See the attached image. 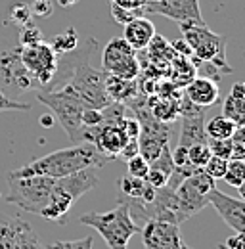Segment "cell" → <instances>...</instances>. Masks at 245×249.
<instances>
[{
	"mask_svg": "<svg viewBox=\"0 0 245 249\" xmlns=\"http://www.w3.org/2000/svg\"><path fill=\"white\" fill-rule=\"evenodd\" d=\"M224 246L228 249H245L244 234H234V236H230V238L224 242Z\"/></svg>",
	"mask_w": 245,
	"mask_h": 249,
	"instance_id": "obj_38",
	"label": "cell"
},
{
	"mask_svg": "<svg viewBox=\"0 0 245 249\" xmlns=\"http://www.w3.org/2000/svg\"><path fill=\"white\" fill-rule=\"evenodd\" d=\"M232 142V154L230 159H244L245 157V136H244V124H238L234 134L230 136Z\"/></svg>",
	"mask_w": 245,
	"mask_h": 249,
	"instance_id": "obj_25",
	"label": "cell"
},
{
	"mask_svg": "<svg viewBox=\"0 0 245 249\" xmlns=\"http://www.w3.org/2000/svg\"><path fill=\"white\" fill-rule=\"evenodd\" d=\"M105 94L109 96L111 102L122 104L138 94V85H136V81H126V79L107 75L105 77Z\"/></svg>",
	"mask_w": 245,
	"mask_h": 249,
	"instance_id": "obj_18",
	"label": "cell"
},
{
	"mask_svg": "<svg viewBox=\"0 0 245 249\" xmlns=\"http://www.w3.org/2000/svg\"><path fill=\"white\" fill-rule=\"evenodd\" d=\"M173 75H175V81L188 85L195 77V67L188 62L186 58H176V62H175V73Z\"/></svg>",
	"mask_w": 245,
	"mask_h": 249,
	"instance_id": "obj_23",
	"label": "cell"
},
{
	"mask_svg": "<svg viewBox=\"0 0 245 249\" xmlns=\"http://www.w3.org/2000/svg\"><path fill=\"white\" fill-rule=\"evenodd\" d=\"M184 96L197 107L209 109L211 106H214L218 102V85L214 83L211 77H193L188 85Z\"/></svg>",
	"mask_w": 245,
	"mask_h": 249,
	"instance_id": "obj_14",
	"label": "cell"
},
{
	"mask_svg": "<svg viewBox=\"0 0 245 249\" xmlns=\"http://www.w3.org/2000/svg\"><path fill=\"white\" fill-rule=\"evenodd\" d=\"M126 169H128V175H130V177L144 178L146 173H148V169H150V163L140 156V154H136V156H132L126 159Z\"/></svg>",
	"mask_w": 245,
	"mask_h": 249,
	"instance_id": "obj_26",
	"label": "cell"
},
{
	"mask_svg": "<svg viewBox=\"0 0 245 249\" xmlns=\"http://www.w3.org/2000/svg\"><path fill=\"white\" fill-rule=\"evenodd\" d=\"M58 2H60V6H63V8H69V6L77 4L79 0H58Z\"/></svg>",
	"mask_w": 245,
	"mask_h": 249,
	"instance_id": "obj_39",
	"label": "cell"
},
{
	"mask_svg": "<svg viewBox=\"0 0 245 249\" xmlns=\"http://www.w3.org/2000/svg\"><path fill=\"white\" fill-rule=\"evenodd\" d=\"M238 124L222 115H216L213 119H209L205 123V136L207 140H222V138H230L234 134Z\"/></svg>",
	"mask_w": 245,
	"mask_h": 249,
	"instance_id": "obj_19",
	"label": "cell"
},
{
	"mask_svg": "<svg viewBox=\"0 0 245 249\" xmlns=\"http://www.w3.org/2000/svg\"><path fill=\"white\" fill-rule=\"evenodd\" d=\"M146 184H150L153 190H159V188H165L167 186V180H169V175H165L163 171L155 169V167H150L146 177H144Z\"/></svg>",
	"mask_w": 245,
	"mask_h": 249,
	"instance_id": "obj_30",
	"label": "cell"
},
{
	"mask_svg": "<svg viewBox=\"0 0 245 249\" xmlns=\"http://www.w3.org/2000/svg\"><path fill=\"white\" fill-rule=\"evenodd\" d=\"M182 38L192 50V56L199 62L211 63L222 73L232 71L226 63V36L216 35L205 23H182Z\"/></svg>",
	"mask_w": 245,
	"mask_h": 249,
	"instance_id": "obj_5",
	"label": "cell"
},
{
	"mask_svg": "<svg viewBox=\"0 0 245 249\" xmlns=\"http://www.w3.org/2000/svg\"><path fill=\"white\" fill-rule=\"evenodd\" d=\"M209 157H211V150H209L207 142L193 144V146L188 148V161H190V165L195 167V169H203L205 163L209 161Z\"/></svg>",
	"mask_w": 245,
	"mask_h": 249,
	"instance_id": "obj_22",
	"label": "cell"
},
{
	"mask_svg": "<svg viewBox=\"0 0 245 249\" xmlns=\"http://www.w3.org/2000/svg\"><path fill=\"white\" fill-rule=\"evenodd\" d=\"M33 230L25 218L0 213V249H18L25 234Z\"/></svg>",
	"mask_w": 245,
	"mask_h": 249,
	"instance_id": "obj_13",
	"label": "cell"
},
{
	"mask_svg": "<svg viewBox=\"0 0 245 249\" xmlns=\"http://www.w3.org/2000/svg\"><path fill=\"white\" fill-rule=\"evenodd\" d=\"M23 29L19 31V44L21 46H31V44H36V42H42V33L38 27H35V25H21Z\"/></svg>",
	"mask_w": 245,
	"mask_h": 249,
	"instance_id": "obj_28",
	"label": "cell"
},
{
	"mask_svg": "<svg viewBox=\"0 0 245 249\" xmlns=\"http://www.w3.org/2000/svg\"><path fill=\"white\" fill-rule=\"evenodd\" d=\"M207 146H209V150H211V156L230 159V154H232V142H230V138H222V140H207Z\"/></svg>",
	"mask_w": 245,
	"mask_h": 249,
	"instance_id": "obj_29",
	"label": "cell"
},
{
	"mask_svg": "<svg viewBox=\"0 0 245 249\" xmlns=\"http://www.w3.org/2000/svg\"><path fill=\"white\" fill-rule=\"evenodd\" d=\"M58 54L46 42H36L31 46H19V60L36 83V90H48L52 77L58 69Z\"/></svg>",
	"mask_w": 245,
	"mask_h": 249,
	"instance_id": "obj_6",
	"label": "cell"
},
{
	"mask_svg": "<svg viewBox=\"0 0 245 249\" xmlns=\"http://www.w3.org/2000/svg\"><path fill=\"white\" fill-rule=\"evenodd\" d=\"M29 8L31 14L36 16V18H50L52 12H54L52 0H33V4H31Z\"/></svg>",
	"mask_w": 245,
	"mask_h": 249,
	"instance_id": "obj_35",
	"label": "cell"
},
{
	"mask_svg": "<svg viewBox=\"0 0 245 249\" xmlns=\"http://www.w3.org/2000/svg\"><path fill=\"white\" fill-rule=\"evenodd\" d=\"M92 246H94L92 236H87V238L71 240V242H56V244H50L46 249H92Z\"/></svg>",
	"mask_w": 245,
	"mask_h": 249,
	"instance_id": "obj_31",
	"label": "cell"
},
{
	"mask_svg": "<svg viewBox=\"0 0 245 249\" xmlns=\"http://www.w3.org/2000/svg\"><path fill=\"white\" fill-rule=\"evenodd\" d=\"M140 232L146 249H190L184 244L178 224L150 218Z\"/></svg>",
	"mask_w": 245,
	"mask_h": 249,
	"instance_id": "obj_10",
	"label": "cell"
},
{
	"mask_svg": "<svg viewBox=\"0 0 245 249\" xmlns=\"http://www.w3.org/2000/svg\"><path fill=\"white\" fill-rule=\"evenodd\" d=\"M18 249H42L36 234H35V230H31L29 234H25V238L21 240V244L18 246Z\"/></svg>",
	"mask_w": 245,
	"mask_h": 249,
	"instance_id": "obj_37",
	"label": "cell"
},
{
	"mask_svg": "<svg viewBox=\"0 0 245 249\" xmlns=\"http://www.w3.org/2000/svg\"><path fill=\"white\" fill-rule=\"evenodd\" d=\"M226 180V184L234 188H242L245 180V163L244 159H228V167L226 173L222 177Z\"/></svg>",
	"mask_w": 245,
	"mask_h": 249,
	"instance_id": "obj_21",
	"label": "cell"
},
{
	"mask_svg": "<svg viewBox=\"0 0 245 249\" xmlns=\"http://www.w3.org/2000/svg\"><path fill=\"white\" fill-rule=\"evenodd\" d=\"M10 18H12V21H16L18 25H27V23H31L33 14H31L29 4H23V2L14 4V6L10 8Z\"/></svg>",
	"mask_w": 245,
	"mask_h": 249,
	"instance_id": "obj_27",
	"label": "cell"
},
{
	"mask_svg": "<svg viewBox=\"0 0 245 249\" xmlns=\"http://www.w3.org/2000/svg\"><path fill=\"white\" fill-rule=\"evenodd\" d=\"M150 0H109V4H115L119 8H124V10H132V12H140L144 14V8Z\"/></svg>",
	"mask_w": 245,
	"mask_h": 249,
	"instance_id": "obj_36",
	"label": "cell"
},
{
	"mask_svg": "<svg viewBox=\"0 0 245 249\" xmlns=\"http://www.w3.org/2000/svg\"><path fill=\"white\" fill-rule=\"evenodd\" d=\"M31 89L36 90V83L19 60V46L2 50L0 52V90L2 92L12 90L18 96Z\"/></svg>",
	"mask_w": 245,
	"mask_h": 249,
	"instance_id": "obj_9",
	"label": "cell"
},
{
	"mask_svg": "<svg viewBox=\"0 0 245 249\" xmlns=\"http://www.w3.org/2000/svg\"><path fill=\"white\" fill-rule=\"evenodd\" d=\"M201 142H207V136H205V111L184 115L178 144L184 146V148H190V146L201 144Z\"/></svg>",
	"mask_w": 245,
	"mask_h": 249,
	"instance_id": "obj_16",
	"label": "cell"
},
{
	"mask_svg": "<svg viewBox=\"0 0 245 249\" xmlns=\"http://www.w3.org/2000/svg\"><path fill=\"white\" fill-rule=\"evenodd\" d=\"M222 117L234 121L236 124L245 123V87L244 83H236L228 98L222 104Z\"/></svg>",
	"mask_w": 245,
	"mask_h": 249,
	"instance_id": "obj_17",
	"label": "cell"
},
{
	"mask_svg": "<svg viewBox=\"0 0 245 249\" xmlns=\"http://www.w3.org/2000/svg\"><path fill=\"white\" fill-rule=\"evenodd\" d=\"M144 14H159L163 18L182 23H205L199 8V0H159L148 2Z\"/></svg>",
	"mask_w": 245,
	"mask_h": 249,
	"instance_id": "obj_11",
	"label": "cell"
},
{
	"mask_svg": "<svg viewBox=\"0 0 245 249\" xmlns=\"http://www.w3.org/2000/svg\"><path fill=\"white\" fill-rule=\"evenodd\" d=\"M218 249H228V248H226L224 244H220V246H218Z\"/></svg>",
	"mask_w": 245,
	"mask_h": 249,
	"instance_id": "obj_40",
	"label": "cell"
},
{
	"mask_svg": "<svg viewBox=\"0 0 245 249\" xmlns=\"http://www.w3.org/2000/svg\"><path fill=\"white\" fill-rule=\"evenodd\" d=\"M8 184H10L6 194L8 203H14L27 213L40 215L54 196L56 178L42 177V175H33V177L8 175Z\"/></svg>",
	"mask_w": 245,
	"mask_h": 249,
	"instance_id": "obj_4",
	"label": "cell"
},
{
	"mask_svg": "<svg viewBox=\"0 0 245 249\" xmlns=\"http://www.w3.org/2000/svg\"><path fill=\"white\" fill-rule=\"evenodd\" d=\"M109 10H111V16H113V19L117 21V23H121V25H126L128 21H132L134 18H140V16H144V14H140V12H132V10H124V8H119V6H115V4H109Z\"/></svg>",
	"mask_w": 245,
	"mask_h": 249,
	"instance_id": "obj_32",
	"label": "cell"
},
{
	"mask_svg": "<svg viewBox=\"0 0 245 249\" xmlns=\"http://www.w3.org/2000/svg\"><path fill=\"white\" fill-rule=\"evenodd\" d=\"M107 161H111L107 156L98 152V148L90 142H81L71 148H63L58 152L46 154L31 161L29 165L12 171V177H33V175H42L50 178H63L69 175H75L83 169L98 167L102 169Z\"/></svg>",
	"mask_w": 245,
	"mask_h": 249,
	"instance_id": "obj_1",
	"label": "cell"
},
{
	"mask_svg": "<svg viewBox=\"0 0 245 249\" xmlns=\"http://www.w3.org/2000/svg\"><path fill=\"white\" fill-rule=\"evenodd\" d=\"M226 167H228V159L211 156V157H209V161L205 163L203 171H205V173H207L211 178H214V180H216V178H222V177H224Z\"/></svg>",
	"mask_w": 245,
	"mask_h": 249,
	"instance_id": "obj_24",
	"label": "cell"
},
{
	"mask_svg": "<svg viewBox=\"0 0 245 249\" xmlns=\"http://www.w3.org/2000/svg\"><path fill=\"white\" fill-rule=\"evenodd\" d=\"M79 220L81 224L94 228L109 249H126L128 240L140 232L126 203H119L107 213H85L79 217Z\"/></svg>",
	"mask_w": 245,
	"mask_h": 249,
	"instance_id": "obj_2",
	"label": "cell"
},
{
	"mask_svg": "<svg viewBox=\"0 0 245 249\" xmlns=\"http://www.w3.org/2000/svg\"><path fill=\"white\" fill-rule=\"evenodd\" d=\"M29 109H31L29 104L12 100L10 96H6V94L0 90V111H29Z\"/></svg>",
	"mask_w": 245,
	"mask_h": 249,
	"instance_id": "obj_33",
	"label": "cell"
},
{
	"mask_svg": "<svg viewBox=\"0 0 245 249\" xmlns=\"http://www.w3.org/2000/svg\"><path fill=\"white\" fill-rule=\"evenodd\" d=\"M77 44H79V36H77V31L73 29V27H67L65 31L58 33V35H54V38H52V48H54V52L61 56V54H67V52H73L75 48H77Z\"/></svg>",
	"mask_w": 245,
	"mask_h": 249,
	"instance_id": "obj_20",
	"label": "cell"
},
{
	"mask_svg": "<svg viewBox=\"0 0 245 249\" xmlns=\"http://www.w3.org/2000/svg\"><path fill=\"white\" fill-rule=\"evenodd\" d=\"M209 205H213L220 218L236 230V234L245 232V203L244 199H236L232 196H226L224 192L216 190V186L209 192Z\"/></svg>",
	"mask_w": 245,
	"mask_h": 249,
	"instance_id": "obj_12",
	"label": "cell"
},
{
	"mask_svg": "<svg viewBox=\"0 0 245 249\" xmlns=\"http://www.w3.org/2000/svg\"><path fill=\"white\" fill-rule=\"evenodd\" d=\"M36 100L52 109V113L58 117L63 130L67 132V136L75 144L87 142V130L88 128L83 126V123H81V113L87 107V104L81 100V96L69 85L61 87L58 90H50V92H40L38 90Z\"/></svg>",
	"mask_w": 245,
	"mask_h": 249,
	"instance_id": "obj_3",
	"label": "cell"
},
{
	"mask_svg": "<svg viewBox=\"0 0 245 249\" xmlns=\"http://www.w3.org/2000/svg\"><path fill=\"white\" fill-rule=\"evenodd\" d=\"M102 69L111 75L126 81H134L140 73V63L136 58V50H132L122 36L111 38L102 54Z\"/></svg>",
	"mask_w": 245,
	"mask_h": 249,
	"instance_id": "obj_7",
	"label": "cell"
},
{
	"mask_svg": "<svg viewBox=\"0 0 245 249\" xmlns=\"http://www.w3.org/2000/svg\"><path fill=\"white\" fill-rule=\"evenodd\" d=\"M81 123H83V126H87V128H92V126L102 124V109L85 107L83 113H81Z\"/></svg>",
	"mask_w": 245,
	"mask_h": 249,
	"instance_id": "obj_34",
	"label": "cell"
},
{
	"mask_svg": "<svg viewBox=\"0 0 245 249\" xmlns=\"http://www.w3.org/2000/svg\"><path fill=\"white\" fill-rule=\"evenodd\" d=\"M214 188V178H211L203 169H195L188 178H184L178 186L175 188L184 211L188 217H193L203 207L209 205V192Z\"/></svg>",
	"mask_w": 245,
	"mask_h": 249,
	"instance_id": "obj_8",
	"label": "cell"
},
{
	"mask_svg": "<svg viewBox=\"0 0 245 249\" xmlns=\"http://www.w3.org/2000/svg\"><path fill=\"white\" fill-rule=\"evenodd\" d=\"M155 36V25L153 21H150L148 18L140 16V18H134L132 21H128L124 25V42L132 48V50H146L148 44L153 40Z\"/></svg>",
	"mask_w": 245,
	"mask_h": 249,
	"instance_id": "obj_15",
	"label": "cell"
},
{
	"mask_svg": "<svg viewBox=\"0 0 245 249\" xmlns=\"http://www.w3.org/2000/svg\"><path fill=\"white\" fill-rule=\"evenodd\" d=\"M150 2H159V0H150Z\"/></svg>",
	"mask_w": 245,
	"mask_h": 249,
	"instance_id": "obj_41",
	"label": "cell"
}]
</instances>
